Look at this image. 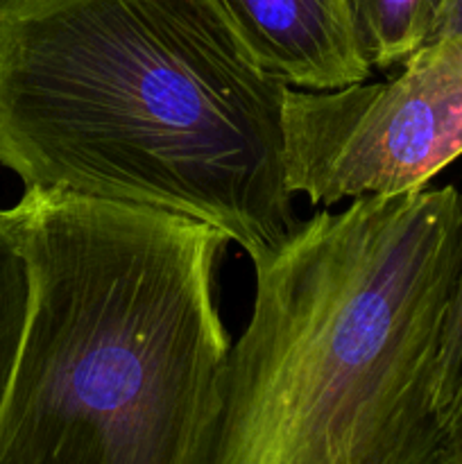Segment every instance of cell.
<instances>
[{"mask_svg": "<svg viewBox=\"0 0 462 464\" xmlns=\"http://www.w3.org/2000/svg\"><path fill=\"white\" fill-rule=\"evenodd\" d=\"M285 91L208 0H0V166L202 220L252 263L297 225Z\"/></svg>", "mask_w": 462, "mask_h": 464, "instance_id": "obj_1", "label": "cell"}, {"mask_svg": "<svg viewBox=\"0 0 462 464\" xmlns=\"http://www.w3.org/2000/svg\"><path fill=\"white\" fill-rule=\"evenodd\" d=\"M27 315L0 464H213L229 236L181 213L25 188Z\"/></svg>", "mask_w": 462, "mask_h": 464, "instance_id": "obj_2", "label": "cell"}, {"mask_svg": "<svg viewBox=\"0 0 462 464\" xmlns=\"http://www.w3.org/2000/svg\"><path fill=\"white\" fill-rule=\"evenodd\" d=\"M213 464H435L460 190L362 195L254 261Z\"/></svg>", "mask_w": 462, "mask_h": 464, "instance_id": "obj_3", "label": "cell"}, {"mask_svg": "<svg viewBox=\"0 0 462 464\" xmlns=\"http://www.w3.org/2000/svg\"><path fill=\"white\" fill-rule=\"evenodd\" d=\"M460 154L462 36L426 41L388 82L285 91V184L313 207L424 188Z\"/></svg>", "mask_w": 462, "mask_h": 464, "instance_id": "obj_4", "label": "cell"}, {"mask_svg": "<svg viewBox=\"0 0 462 464\" xmlns=\"http://www.w3.org/2000/svg\"><path fill=\"white\" fill-rule=\"evenodd\" d=\"M245 53L294 89L329 91L365 82L349 0H208Z\"/></svg>", "mask_w": 462, "mask_h": 464, "instance_id": "obj_5", "label": "cell"}, {"mask_svg": "<svg viewBox=\"0 0 462 464\" xmlns=\"http://www.w3.org/2000/svg\"><path fill=\"white\" fill-rule=\"evenodd\" d=\"M371 68H397L433 34L442 0H349Z\"/></svg>", "mask_w": 462, "mask_h": 464, "instance_id": "obj_6", "label": "cell"}, {"mask_svg": "<svg viewBox=\"0 0 462 464\" xmlns=\"http://www.w3.org/2000/svg\"><path fill=\"white\" fill-rule=\"evenodd\" d=\"M27 266L14 208H0V411L12 383L27 315Z\"/></svg>", "mask_w": 462, "mask_h": 464, "instance_id": "obj_7", "label": "cell"}, {"mask_svg": "<svg viewBox=\"0 0 462 464\" xmlns=\"http://www.w3.org/2000/svg\"><path fill=\"white\" fill-rule=\"evenodd\" d=\"M462 202V193H460ZM462 365V272L457 279L456 297H453L451 315L447 322V334L442 343V356H439V374H438V408H439V426H442V412L451 399L453 385H456L457 372Z\"/></svg>", "mask_w": 462, "mask_h": 464, "instance_id": "obj_8", "label": "cell"}, {"mask_svg": "<svg viewBox=\"0 0 462 464\" xmlns=\"http://www.w3.org/2000/svg\"><path fill=\"white\" fill-rule=\"evenodd\" d=\"M435 464H462V365L453 385L451 399L442 412L439 451Z\"/></svg>", "mask_w": 462, "mask_h": 464, "instance_id": "obj_9", "label": "cell"}, {"mask_svg": "<svg viewBox=\"0 0 462 464\" xmlns=\"http://www.w3.org/2000/svg\"><path fill=\"white\" fill-rule=\"evenodd\" d=\"M439 36H462V0H442L430 39Z\"/></svg>", "mask_w": 462, "mask_h": 464, "instance_id": "obj_10", "label": "cell"}]
</instances>
